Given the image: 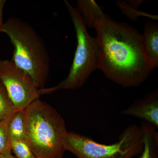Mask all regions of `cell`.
I'll return each instance as SVG.
<instances>
[{"label": "cell", "instance_id": "cell-4", "mask_svg": "<svg viewBox=\"0 0 158 158\" xmlns=\"http://www.w3.org/2000/svg\"><path fill=\"white\" fill-rule=\"evenodd\" d=\"M76 32L77 48L67 77L58 85L39 90L40 95L62 90H76L82 87L94 72L98 69L99 47L96 37L88 33L87 26L76 8L64 1Z\"/></svg>", "mask_w": 158, "mask_h": 158}, {"label": "cell", "instance_id": "cell-2", "mask_svg": "<svg viewBox=\"0 0 158 158\" xmlns=\"http://www.w3.org/2000/svg\"><path fill=\"white\" fill-rule=\"evenodd\" d=\"M26 142L37 158H63L66 134L62 116L47 103L38 99L24 110Z\"/></svg>", "mask_w": 158, "mask_h": 158}, {"label": "cell", "instance_id": "cell-17", "mask_svg": "<svg viewBox=\"0 0 158 158\" xmlns=\"http://www.w3.org/2000/svg\"><path fill=\"white\" fill-rule=\"evenodd\" d=\"M127 2L129 6L131 7L132 8L134 9H138V8L140 7V5L142 4L145 1H143V0H134V1H126Z\"/></svg>", "mask_w": 158, "mask_h": 158}, {"label": "cell", "instance_id": "cell-8", "mask_svg": "<svg viewBox=\"0 0 158 158\" xmlns=\"http://www.w3.org/2000/svg\"><path fill=\"white\" fill-rule=\"evenodd\" d=\"M143 47L146 57L154 69L158 66V26L151 21L144 24Z\"/></svg>", "mask_w": 158, "mask_h": 158}, {"label": "cell", "instance_id": "cell-9", "mask_svg": "<svg viewBox=\"0 0 158 158\" xmlns=\"http://www.w3.org/2000/svg\"><path fill=\"white\" fill-rule=\"evenodd\" d=\"M77 10L90 28H94L97 22L106 15L103 9L94 0H77Z\"/></svg>", "mask_w": 158, "mask_h": 158}, {"label": "cell", "instance_id": "cell-13", "mask_svg": "<svg viewBox=\"0 0 158 158\" xmlns=\"http://www.w3.org/2000/svg\"><path fill=\"white\" fill-rule=\"evenodd\" d=\"M116 4L121 10L122 12L131 20L135 21L138 20V17L140 16L152 19L158 20V15H153L134 9L129 6L126 1H118L116 2Z\"/></svg>", "mask_w": 158, "mask_h": 158}, {"label": "cell", "instance_id": "cell-18", "mask_svg": "<svg viewBox=\"0 0 158 158\" xmlns=\"http://www.w3.org/2000/svg\"><path fill=\"white\" fill-rule=\"evenodd\" d=\"M0 158H17L12 154H0Z\"/></svg>", "mask_w": 158, "mask_h": 158}, {"label": "cell", "instance_id": "cell-12", "mask_svg": "<svg viewBox=\"0 0 158 158\" xmlns=\"http://www.w3.org/2000/svg\"><path fill=\"white\" fill-rule=\"evenodd\" d=\"M17 110L0 81V121L9 119Z\"/></svg>", "mask_w": 158, "mask_h": 158}, {"label": "cell", "instance_id": "cell-14", "mask_svg": "<svg viewBox=\"0 0 158 158\" xmlns=\"http://www.w3.org/2000/svg\"><path fill=\"white\" fill-rule=\"evenodd\" d=\"M9 119L0 121V154H10L12 153V143L8 129Z\"/></svg>", "mask_w": 158, "mask_h": 158}, {"label": "cell", "instance_id": "cell-1", "mask_svg": "<svg viewBox=\"0 0 158 158\" xmlns=\"http://www.w3.org/2000/svg\"><path fill=\"white\" fill-rule=\"evenodd\" d=\"M94 28L99 47L98 69L106 77L124 88L144 83L154 68L144 52L142 34L106 15Z\"/></svg>", "mask_w": 158, "mask_h": 158}, {"label": "cell", "instance_id": "cell-16", "mask_svg": "<svg viewBox=\"0 0 158 158\" xmlns=\"http://www.w3.org/2000/svg\"><path fill=\"white\" fill-rule=\"evenodd\" d=\"M6 2V0H0V33L2 32L4 24L3 20V10Z\"/></svg>", "mask_w": 158, "mask_h": 158}, {"label": "cell", "instance_id": "cell-5", "mask_svg": "<svg viewBox=\"0 0 158 158\" xmlns=\"http://www.w3.org/2000/svg\"><path fill=\"white\" fill-rule=\"evenodd\" d=\"M64 146L78 158H133L144 148L142 131L135 124L128 126L113 144H100L87 136L68 132Z\"/></svg>", "mask_w": 158, "mask_h": 158}, {"label": "cell", "instance_id": "cell-11", "mask_svg": "<svg viewBox=\"0 0 158 158\" xmlns=\"http://www.w3.org/2000/svg\"><path fill=\"white\" fill-rule=\"evenodd\" d=\"M8 129L11 141H26L27 127L24 110H17L8 122Z\"/></svg>", "mask_w": 158, "mask_h": 158}, {"label": "cell", "instance_id": "cell-15", "mask_svg": "<svg viewBox=\"0 0 158 158\" xmlns=\"http://www.w3.org/2000/svg\"><path fill=\"white\" fill-rule=\"evenodd\" d=\"M11 150L17 158H37L25 141H13Z\"/></svg>", "mask_w": 158, "mask_h": 158}, {"label": "cell", "instance_id": "cell-7", "mask_svg": "<svg viewBox=\"0 0 158 158\" xmlns=\"http://www.w3.org/2000/svg\"><path fill=\"white\" fill-rule=\"evenodd\" d=\"M123 116H134L158 128V89L135 101L125 110L120 111Z\"/></svg>", "mask_w": 158, "mask_h": 158}, {"label": "cell", "instance_id": "cell-6", "mask_svg": "<svg viewBox=\"0 0 158 158\" xmlns=\"http://www.w3.org/2000/svg\"><path fill=\"white\" fill-rule=\"evenodd\" d=\"M0 81L18 110L40 99V89L33 79L11 60H0Z\"/></svg>", "mask_w": 158, "mask_h": 158}, {"label": "cell", "instance_id": "cell-10", "mask_svg": "<svg viewBox=\"0 0 158 158\" xmlns=\"http://www.w3.org/2000/svg\"><path fill=\"white\" fill-rule=\"evenodd\" d=\"M144 148L139 158H158V133L154 127L143 121L140 126Z\"/></svg>", "mask_w": 158, "mask_h": 158}, {"label": "cell", "instance_id": "cell-3", "mask_svg": "<svg viewBox=\"0 0 158 158\" xmlns=\"http://www.w3.org/2000/svg\"><path fill=\"white\" fill-rule=\"evenodd\" d=\"M2 32L14 47L11 61L31 76L39 89L45 88L50 59L43 40L30 24L17 17L8 19Z\"/></svg>", "mask_w": 158, "mask_h": 158}]
</instances>
